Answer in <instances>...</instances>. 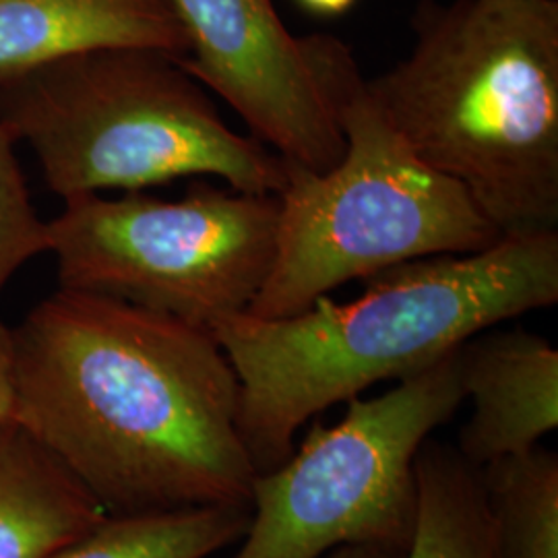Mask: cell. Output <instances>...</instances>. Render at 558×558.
<instances>
[{
    "label": "cell",
    "instance_id": "4fadbf2b",
    "mask_svg": "<svg viewBox=\"0 0 558 558\" xmlns=\"http://www.w3.org/2000/svg\"><path fill=\"white\" fill-rule=\"evenodd\" d=\"M248 521L246 507L106 515L94 530L48 558H211L239 544Z\"/></svg>",
    "mask_w": 558,
    "mask_h": 558
},
{
    "label": "cell",
    "instance_id": "7a4b0ae2",
    "mask_svg": "<svg viewBox=\"0 0 558 558\" xmlns=\"http://www.w3.org/2000/svg\"><path fill=\"white\" fill-rule=\"evenodd\" d=\"M352 302L320 296L292 317L218 323L240 383L239 430L257 474L294 451L308 420L380 380L403 379L482 331L558 302V232L399 263Z\"/></svg>",
    "mask_w": 558,
    "mask_h": 558
},
{
    "label": "cell",
    "instance_id": "9a60e30c",
    "mask_svg": "<svg viewBox=\"0 0 558 558\" xmlns=\"http://www.w3.org/2000/svg\"><path fill=\"white\" fill-rule=\"evenodd\" d=\"M17 137L0 122V294L27 260L48 253V221L32 203L17 158Z\"/></svg>",
    "mask_w": 558,
    "mask_h": 558
},
{
    "label": "cell",
    "instance_id": "6da1fadb",
    "mask_svg": "<svg viewBox=\"0 0 558 558\" xmlns=\"http://www.w3.org/2000/svg\"><path fill=\"white\" fill-rule=\"evenodd\" d=\"M13 333L15 422L108 515L251 509L239 377L209 331L60 288Z\"/></svg>",
    "mask_w": 558,
    "mask_h": 558
},
{
    "label": "cell",
    "instance_id": "52a82bcc",
    "mask_svg": "<svg viewBox=\"0 0 558 558\" xmlns=\"http://www.w3.org/2000/svg\"><path fill=\"white\" fill-rule=\"evenodd\" d=\"M463 401L458 350L354 398L339 422H315L292 456L253 482L251 521L228 558H323L341 546L405 555L418 519L414 461Z\"/></svg>",
    "mask_w": 558,
    "mask_h": 558
},
{
    "label": "cell",
    "instance_id": "ac0fdd59",
    "mask_svg": "<svg viewBox=\"0 0 558 558\" xmlns=\"http://www.w3.org/2000/svg\"><path fill=\"white\" fill-rule=\"evenodd\" d=\"M405 555H398L387 548L377 546H341L338 550L329 553L325 558H403Z\"/></svg>",
    "mask_w": 558,
    "mask_h": 558
},
{
    "label": "cell",
    "instance_id": "2e32d148",
    "mask_svg": "<svg viewBox=\"0 0 558 558\" xmlns=\"http://www.w3.org/2000/svg\"><path fill=\"white\" fill-rule=\"evenodd\" d=\"M17 412V354L15 333L0 319V426L15 422Z\"/></svg>",
    "mask_w": 558,
    "mask_h": 558
},
{
    "label": "cell",
    "instance_id": "5bb4252c",
    "mask_svg": "<svg viewBox=\"0 0 558 558\" xmlns=\"http://www.w3.org/2000/svg\"><path fill=\"white\" fill-rule=\"evenodd\" d=\"M500 558H558V458L534 447L480 468Z\"/></svg>",
    "mask_w": 558,
    "mask_h": 558
},
{
    "label": "cell",
    "instance_id": "9c48e42d",
    "mask_svg": "<svg viewBox=\"0 0 558 558\" xmlns=\"http://www.w3.org/2000/svg\"><path fill=\"white\" fill-rule=\"evenodd\" d=\"M459 385L472 418L456 449L476 468L519 456L558 426V350L523 327L486 329L458 348Z\"/></svg>",
    "mask_w": 558,
    "mask_h": 558
},
{
    "label": "cell",
    "instance_id": "8992f818",
    "mask_svg": "<svg viewBox=\"0 0 558 558\" xmlns=\"http://www.w3.org/2000/svg\"><path fill=\"white\" fill-rule=\"evenodd\" d=\"M278 226V195L195 180L180 199L133 191L64 201L48 221V253L60 288L211 333L257 299L276 259Z\"/></svg>",
    "mask_w": 558,
    "mask_h": 558
},
{
    "label": "cell",
    "instance_id": "8fae6325",
    "mask_svg": "<svg viewBox=\"0 0 558 558\" xmlns=\"http://www.w3.org/2000/svg\"><path fill=\"white\" fill-rule=\"evenodd\" d=\"M108 513L17 422L0 426V558H48Z\"/></svg>",
    "mask_w": 558,
    "mask_h": 558
},
{
    "label": "cell",
    "instance_id": "7c38bea8",
    "mask_svg": "<svg viewBox=\"0 0 558 558\" xmlns=\"http://www.w3.org/2000/svg\"><path fill=\"white\" fill-rule=\"evenodd\" d=\"M418 519L403 558H500L480 468L458 449L428 439L414 461Z\"/></svg>",
    "mask_w": 558,
    "mask_h": 558
},
{
    "label": "cell",
    "instance_id": "30bf717a",
    "mask_svg": "<svg viewBox=\"0 0 558 558\" xmlns=\"http://www.w3.org/2000/svg\"><path fill=\"white\" fill-rule=\"evenodd\" d=\"M101 48L184 59L191 44L168 0H0V83Z\"/></svg>",
    "mask_w": 558,
    "mask_h": 558
},
{
    "label": "cell",
    "instance_id": "ba28073f",
    "mask_svg": "<svg viewBox=\"0 0 558 558\" xmlns=\"http://www.w3.org/2000/svg\"><path fill=\"white\" fill-rule=\"evenodd\" d=\"M191 50L182 66L281 160L331 170L345 151L339 96L360 73L348 44L294 36L271 0H168Z\"/></svg>",
    "mask_w": 558,
    "mask_h": 558
},
{
    "label": "cell",
    "instance_id": "e0dca14e",
    "mask_svg": "<svg viewBox=\"0 0 558 558\" xmlns=\"http://www.w3.org/2000/svg\"><path fill=\"white\" fill-rule=\"evenodd\" d=\"M296 2L308 13L323 15V17H336L350 11L359 0H296Z\"/></svg>",
    "mask_w": 558,
    "mask_h": 558
},
{
    "label": "cell",
    "instance_id": "277c9868",
    "mask_svg": "<svg viewBox=\"0 0 558 558\" xmlns=\"http://www.w3.org/2000/svg\"><path fill=\"white\" fill-rule=\"evenodd\" d=\"M0 122L62 201L199 177L257 195L286 184L283 160L236 133L179 57L160 50H89L4 81Z\"/></svg>",
    "mask_w": 558,
    "mask_h": 558
},
{
    "label": "cell",
    "instance_id": "3957f363",
    "mask_svg": "<svg viewBox=\"0 0 558 558\" xmlns=\"http://www.w3.org/2000/svg\"><path fill=\"white\" fill-rule=\"evenodd\" d=\"M373 98L500 236L558 232V0H422Z\"/></svg>",
    "mask_w": 558,
    "mask_h": 558
},
{
    "label": "cell",
    "instance_id": "5b68a950",
    "mask_svg": "<svg viewBox=\"0 0 558 558\" xmlns=\"http://www.w3.org/2000/svg\"><path fill=\"white\" fill-rule=\"evenodd\" d=\"M339 122L345 151L331 170L283 160L276 259L246 315L292 317L352 279L502 239L456 180L412 151L362 73L341 89Z\"/></svg>",
    "mask_w": 558,
    "mask_h": 558
}]
</instances>
